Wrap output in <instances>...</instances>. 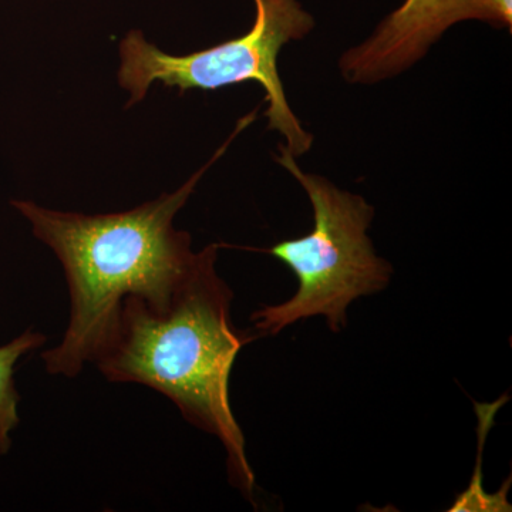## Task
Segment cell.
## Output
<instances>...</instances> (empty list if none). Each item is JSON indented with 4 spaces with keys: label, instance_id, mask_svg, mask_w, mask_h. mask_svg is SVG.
Returning a JSON list of instances; mask_svg holds the SVG:
<instances>
[{
    "label": "cell",
    "instance_id": "obj_1",
    "mask_svg": "<svg viewBox=\"0 0 512 512\" xmlns=\"http://www.w3.org/2000/svg\"><path fill=\"white\" fill-rule=\"evenodd\" d=\"M256 113L258 107L242 117L220 150L178 190L133 210L86 215L12 201L33 235L55 252L69 286L70 319L62 342L42 353L50 375L74 377L92 363L130 296L154 309L171 302L201 258V251H192L190 234L175 228V217Z\"/></svg>",
    "mask_w": 512,
    "mask_h": 512
},
{
    "label": "cell",
    "instance_id": "obj_2",
    "mask_svg": "<svg viewBox=\"0 0 512 512\" xmlns=\"http://www.w3.org/2000/svg\"><path fill=\"white\" fill-rule=\"evenodd\" d=\"M211 244L163 309L130 296L93 362L109 382L157 390L192 426L224 444L229 481L252 500L255 477L245 437L229 403V376L239 350L256 338L235 328L234 293L215 271Z\"/></svg>",
    "mask_w": 512,
    "mask_h": 512
},
{
    "label": "cell",
    "instance_id": "obj_3",
    "mask_svg": "<svg viewBox=\"0 0 512 512\" xmlns=\"http://www.w3.org/2000/svg\"><path fill=\"white\" fill-rule=\"evenodd\" d=\"M274 157L308 195L313 229L305 237L258 249L292 269L299 288L289 301L252 313L251 320L259 336L278 335L286 326L313 316H323L329 328L339 332L348 323L346 312L352 302L383 291L392 279V265L377 256L367 237L375 208L328 178L306 173L284 144Z\"/></svg>",
    "mask_w": 512,
    "mask_h": 512
},
{
    "label": "cell",
    "instance_id": "obj_4",
    "mask_svg": "<svg viewBox=\"0 0 512 512\" xmlns=\"http://www.w3.org/2000/svg\"><path fill=\"white\" fill-rule=\"evenodd\" d=\"M254 5L255 20L245 35L187 55L164 52L148 42L141 30H130L119 45L117 70V82L128 96L127 107L146 99L156 83L181 94L258 83L265 92L269 130L285 138L293 157L305 156L313 136L286 99L278 63L288 43L305 39L315 29V19L299 0H254Z\"/></svg>",
    "mask_w": 512,
    "mask_h": 512
},
{
    "label": "cell",
    "instance_id": "obj_5",
    "mask_svg": "<svg viewBox=\"0 0 512 512\" xmlns=\"http://www.w3.org/2000/svg\"><path fill=\"white\" fill-rule=\"evenodd\" d=\"M466 20L490 23L487 0H404L372 36L346 50L339 60L350 84H375L414 66L454 25Z\"/></svg>",
    "mask_w": 512,
    "mask_h": 512
},
{
    "label": "cell",
    "instance_id": "obj_6",
    "mask_svg": "<svg viewBox=\"0 0 512 512\" xmlns=\"http://www.w3.org/2000/svg\"><path fill=\"white\" fill-rule=\"evenodd\" d=\"M42 333L26 332L0 348V454H6L12 446L10 433L19 424V394L15 387V366L26 353L45 345Z\"/></svg>",
    "mask_w": 512,
    "mask_h": 512
},
{
    "label": "cell",
    "instance_id": "obj_7",
    "mask_svg": "<svg viewBox=\"0 0 512 512\" xmlns=\"http://www.w3.org/2000/svg\"><path fill=\"white\" fill-rule=\"evenodd\" d=\"M487 3L488 10H490L491 25L511 30L512 0H487Z\"/></svg>",
    "mask_w": 512,
    "mask_h": 512
}]
</instances>
